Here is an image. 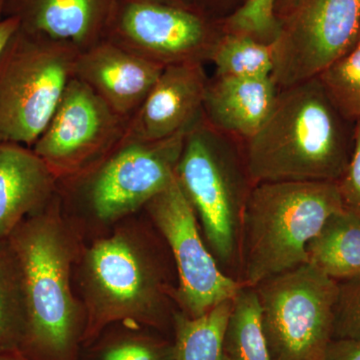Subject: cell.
Instances as JSON below:
<instances>
[{
    "mask_svg": "<svg viewBox=\"0 0 360 360\" xmlns=\"http://www.w3.org/2000/svg\"><path fill=\"white\" fill-rule=\"evenodd\" d=\"M73 284L86 319L82 348L115 323L139 324L172 338L179 310L176 267L143 210L84 240Z\"/></svg>",
    "mask_w": 360,
    "mask_h": 360,
    "instance_id": "6da1fadb",
    "label": "cell"
},
{
    "mask_svg": "<svg viewBox=\"0 0 360 360\" xmlns=\"http://www.w3.org/2000/svg\"><path fill=\"white\" fill-rule=\"evenodd\" d=\"M25 276L27 326L20 350L32 360H79L86 319L73 284L84 239L58 194L9 236Z\"/></svg>",
    "mask_w": 360,
    "mask_h": 360,
    "instance_id": "7a4b0ae2",
    "label": "cell"
},
{
    "mask_svg": "<svg viewBox=\"0 0 360 360\" xmlns=\"http://www.w3.org/2000/svg\"><path fill=\"white\" fill-rule=\"evenodd\" d=\"M352 123L319 77L279 89L266 122L243 142L251 179L338 182L354 148Z\"/></svg>",
    "mask_w": 360,
    "mask_h": 360,
    "instance_id": "3957f363",
    "label": "cell"
},
{
    "mask_svg": "<svg viewBox=\"0 0 360 360\" xmlns=\"http://www.w3.org/2000/svg\"><path fill=\"white\" fill-rule=\"evenodd\" d=\"M186 134L146 142L124 139L84 172L58 184L61 210L87 240L142 212L175 179Z\"/></svg>",
    "mask_w": 360,
    "mask_h": 360,
    "instance_id": "277c9868",
    "label": "cell"
},
{
    "mask_svg": "<svg viewBox=\"0 0 360 360\" xmlns=\"http://www.w3.org/2000/svg\"><path fill=\"white\" fill-rule=\"evenodd\" d=\"M343 208L338 184H255L243 214L239 283L255 288L307 262V248L326 220Z\"/></svg>",
    "mask_w": 360,
    "mask_h": 360,
    "instance_id": "5b68a950",
    "label": "cell"
},
{
    "mask_svg": "<svg viewBox=\"0 0 360 360\" xmlns=\"http://www.w3.org/2000/svg\"><path fill=\"white\" fill-rule=\"evenodd\" d=\"M175 176L208 248L225 274L238 281L243 214L255 184L243 142L213 129L203 118L186 134Z\"/></svg>",
    "mask_w": 360,
    "mask_h": 360,
    "instance_id": "8992f818",
    "label": "cell"
},
{
    "mask_svg": "<svg viewBox=\"0 0 360 360\" xmlns=\"http://www.w3.org/2000/svg\"><path fill=\"white\" fill-rule=\"evenodd\" d=\"M79 53L18 27L0 56V143L32 148L73 77Z\"/></svg>",
    "mask_w": 360,
    "mask_h": 360,
    "instance_id": "52a82bcc",
    "label": "cell"
},
{
    "mask_svg": "<svg viewBox=\"0 0 360 360\" xmlns=\"http://www.w3.org/2000/svg\"><path fill=\"white\" fill-rule=\"evenodd\" d=\"M274 360H321L333 340L338 283L307 262L253 288Z\"/></svg>",
    "mask_w": 360,
    "mask_h": 360,
    "instance_id": "ba28073f",
    "label": "cell"
},
{
    "mask_svg": "<svg viewBox=\"0 0 360 360\" xmlns=\"http://www.w3.org/2000/svg\"><path fill=\"white\" fill-rule=\"evenodd\" d=\"M143 212L169 248L179 277L177 304L191 319L231 300L243 284L225 274L206 245L193 205L174 181L149 201Z\"/></svg>",
    "mask_w": 360,
    "mask_h": 360,
    "instance_id": "9c48e42d",
    "label": "cell"
},
{
    "mask_svg": "<svg viewBox=\"0 0 360 360\" xmlns=\"http://www.w3.org/2000/svg\"><path fill=\"white\" fill-rule=\"evenodd\" d=\"M360 0H298L281 22L271 77L279 89L319 77L354 49Z\"/></svg>",
    "mask_w": 360,
    "mask_h": 360,
    "instance_id": "30bf717a",
    "label": "cell"
},
{
    "mask_svg": "<svg viewBox=\"0 0 360 360\" xmlns=\"http://www.w3.org/2000/svg\"><path fill=\"white\" fill-rule=\"evenodd\" d=\"M129 122L89 85L72 77L32 149L60 181L84 172L115 148L125 139Z\"/></svg>",
    "mask_w": 360,
    "mask_h": 360,
    "instance_id": "8fae6325",
    "label": "cell"
},
{
    "mask_svg": "<svg viewBox=\"0 0 360 360\" xmlns=\"http://www.w3.org/2000/svg\"><path fill=\"white\" fill-rule=\"evenodd\" d=\"M219 37L193 6L116 0L105 39L165 68L210 61Z\"/></svg>",
    "mask_w": 360,
    "mask_h": 360,
    "instance_id": "7c38bea8",
    "label": "cell"
},
{
    "mask_svg": "<svg viewBox=\"0 0 360 360\" xmlns=\"http://www.w3.org/2000/svg\"><path fill=\"white\" fill-rule=\"evenodd\" d=\"M203 63L165 66L141 108L129 120L125 139L155 142L187 134L203 120L208 84Z\"/></svg>",
    "mask_w": 360,
    "mask_h": 360,
    "instance_id": "4fadbf2b",
    "label": "cell"
},
{
    "mask_svg": "<svg viewBox=\"0 0 360 360\" xmlns=\"http://www.w3.org/2000/svg\"><path fill=\"white\" fill-rule=\"evenodd\" d=\"M163 70L165 66L104 39L78 54L73 77L89 85L117 115L130 120Z\"/></svg>",
    "mask_w": 360,
    "mask_h": 360,
    "instance_id": "5bb4252c",
    "label": "cell"
},
{
    "mask_svg": "<svg viewBox=\"0 0 360 360\" xmlns=\"http://www.w3.org/2000/svg\"><path fill=\"white\" fill-rule=\"evenodd\" d=\"M116 0H6L4 18L23 32L70 45L79 52L105 39Z\"/></svg>",
    "mask_w": 360,
    "mask_h": 360,
    "instance_id": "9a60e30c",
    "label": "cell"
},
{
    "mask_svg": "<svg viewBox=\"0 0 360 360\" xmlns=\"http://www.w3.org/2000/svg\"><path fill=\"white\" fill-rule=\"evenodd\" d=\"M58 179L32 148L0 143V240L58 194Z\"/></svg>",
    "mask_w": 360,
    "mask_h": 360,
    "instance_id": "2e32d148",
    "label": "cell"
},
{
    "mask_svg": "<svg viewBox=\"0 0 360 360\" xmlns=\"http://www.w3.org/2000/svg\"><path fill=\"white\" fill-rule=\"evenodd\" d=\"M278 92L271 75L215 77L206 87L203 117L213 129L245 142L266 122Z\"/></svg>",
    "mask_w": 360,
    "mask_h": 360,
    "instance_id": "e0dca14e",
    "label": "cell"
},
{
    "mask_svg": "<svg viewBox=\"0 0 360 360\" xmlns=\"http://www.w3.org/2000/svg\"><path fill=\"white\" fill-rule=\"evenodd\" d=\"M307 262L336 281L360 276V219L333 213L307 248Z\"/></svg>",
    "mask_w": 360,
    "mask_h": 360,
    "instance_id": "ac0fdd59",
    "label": "cell"
},
{
    "mask_svg": "<svg viewBox=\"0 0 360 360\" xmlns=\"http://www.w3.org/2000/svg\"><path fill=\"white\" fill-rule=\"evenodd\" d=\"M79 360H174V340L146 326L115 323L82 348Z\"/></svg>",
    "mask_w": 360,
    "mask_h": 360,
    "instance_id": "d6986e66",
    "label": "cell"
},
{
    "mask_svg": "<svg viewBox=\"0 0 360 360\" xmlns=\"http://www.w3.org/2000/svg\"><path fill=\"white\" fill-rule=\"evenodd\" d=\"M232 300L195 319L177 310L172 328L174 360H224V335Z\"/></svg>",
    "mask_w": 360,
    "mask_h": 360,
    "instance_id": "ffe728a7",
    "label": "cell"
},
{
    "mask_svg": "<svg viewBox=\"0 0 360 360\" xmlns=\"http://www.w3.org/2000/svg\"><path fill=\"white\" fill-rule=\"evenodd\" d=\"M27 326L25 283L8 238L0 240V350L20 349Z\"/></svg>",
    "mask_w": 360,
    "mask_h": 360,
    "instance_id": "44dd1931",
    "label": "cell"
},
{
    "mask_svg": "<svg viewBox=\"0 0 360 360\" xmlns=\"http://www.w3.org/2000/svg\"><path fill=\"white\" fill-rule=\"evenodd\" d=\"M224 349V360H274L262 331L259 303L253 288L243 285L232 300Z\"/></svg>",
    "mask_w": 360,
    "mask_h": 360,
    "instance_id": "7402d4cb",
    "label": "cell"
},
{
    "mask_svg": "<svg viewBox=\"0 0 360 360\" xmlns=\"http://www.w3.org/2000/svg\"><path fill=\"white\" fill-rule=\"evenodd\" d=\"M210 61L215 66V77H270L274 46L243 33L226 32L217 39Z\"/></svg>",
    "mask_w": 360,
    "mask_h": 360,
    "instance_id": "603a6c76",
    "label": "cell"
},
{
    "mask_svg": "<svg viewBox=\"0 0 360 360\" xmlns=\"http://www.w3.org/2000/svg\"><path fill=\"white\" fill-rule=\"evenodd\" d=\"M341 115L350 122L360 120V41L319 77Z\"/></svg>",
    "mask_w": 360,
    "mask_h": 360,
    "instance_id": "cb8c5ba5",
    "label": "cell"
},
{
    "mask_svg": "<svg viewBox=\"0 0 360 360\" xmlns=\"http://www.w3.org/2000/svg\"><path fill=\"white\" fill-rule=\"evenodd\" d=\"M276 0H246L227 20V32L243 33L266 44H274L281 32L276 14Z\"/></svg>",
    "mask_w": 360,
    "mask_h": 360,
    "instance_id": "d4e9b609",
    "label": "cell"
},
{
    "mask_svg": "<svg viewBox=\"0 0 360 360\" xmlns=\"http://www.w3.org/2000/svg\"><path fill=\"white\" fill-rule=\"evenodd\" d=\"M338 283L333 338L360 340V276Z\"/></svg>",
    "mask_w": 360,
    "mask_h": 360,
    "instance_id": "484cf974",
    "label": "cell"
},
{
    "mask_svg": "<svg viewBox=\"0 0 360 360\" xmlns=\"http://www.w3.org/2000/svg\"><path fill=\"white\" fill-rule=\"evenodd\" d=\"M336 184L343 208L360 219V120L354 122V148L349 163Z\"/></svg>",
    "mask_w": 360,
    "mask_h": 360,
    "instance_id": "4316f807",
    "label": "cell"
},
{
    "mask_svg": "<svg viewBox=\"0 0 360 360\" xmlns=\"http://www.w3.org/2000/svg\"><path fill=\"white\" fill-rule=\"evenodd\" d=\"M321 360H360V340L333 338Z\"/></svg>",
    "mask_w": 360,
    "mask_h": 360,
    "instance_id": "83f0119b",
    "label": "cell"
},
{
    "mask_svg": "<svg viewBox=\"0 0 360 360\" xmlns=\"http://www.w3.org/2000/svg\"><path fill=\"white\" fill-rule=\"evenodd\" d=\"M18 27L20 22L16 18H4L0 20V56Z\"/></svg>",
    "mask_w": 360,
    "mask_h": 360,
    "instance_id": "f1b7e54d",
    "label": "cell"
},
{
    "mask_svg": "<svg viewBox=\"0 0 360 360\" xmlns=\"http://www.w3.org/2000/svg\"><path fill=\"white\" fill-rule=\"evenodd\" d=\"M0 360H32L20 349L0 350Z\"/></svg>",
    "mask_w": 360,
    "mask_h": 360,
    "instance_id": "f546056e",
    "label": "cell"
},
{
    "mask_svg": "<svg viewBox=\"0 0 360 360\" xmlns=\"http://www.w3.org/2000/svg\"><path fill=\"white\" fill-rule=\"evenodd\" d=\"M298 0H276V11H286V13H290L291 9L295 7L296 2Z\"/></svg>",
    "mask_w": 360,
    "mask_h": 360,
    "instance_id": "4dcf8cb0",
    "label": "cell"
},
{
    "mask_svg": "<svg viewBox=\"0 0 360 360\" xmlns=\"http://www.w3.org/2000/svg\"><path fill=\"white\" fill-rule=\"evenodd\" d=\"M160 1L167 2V4H177V6H191L189 0H160Z\"/></svg>",
    "mask_w": 360,
    "mask_h": 360,
    "instance_id": "1f68e13d",
    "label": "cell"
},
{
    "mask_svg": "<svg viewBox=\"0 0 360 360\" xmlns=\"http://www.w3.org/2000/svg\"><path fill=\"white\" fill-rule=\"evenodd\" d=\"M6 0H0V20L4 18V6H6Z\"/></svg>",
    "mask_w": 360,
    "mask_h": 360,
    "instance_id": "d6a6232c",
    "label": "cell"
},
{
    "mask_svg": "<svg viewBox=\"0 0 360 360\" xmlns=\"http://www.w3.org/2000/svg\"><path fill=\"white\" fill-rule=\"evenodd\" d=\"M359 41H360V34H359Z\"/></svg>",
    "mask_w": 360,
    "mask_h": 360,
    "instance_id": "836d02e7",
    "label": "cell"
}]
</instances>
